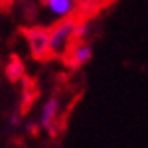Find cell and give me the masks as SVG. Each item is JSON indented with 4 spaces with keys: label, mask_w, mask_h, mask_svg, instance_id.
Returning a JSON list of instances; mask_svg holds the SVG:
<instances>
[{
    "label": "cell",
    "mask_w": 148,
    "mask_h": 148,
    "mask_svg": "<svg viewBox=\"0 0 148 148\" xmlns=\"http://www.w3.org/2000/svg\"><path fill=\"white\" fill-rule=\"evenodd\" d=\"M46 2H47V0H40V4H42V6H44V4H46Z\"/></svg>",
    "instance_id": "cell-9"
},
{
    "label": "cell",
    "mask_w": 148,
    "mask_h": 148,
    "mask_svg": "<svg viewBox=\"0 0 148 148\" xmlns=\"http://www.w3.org/2000/svg\"><path fill=\"white\" fill-rule=\"evenodd\" d=\"M61 116H63V101L59 95H49L42 101L40 111H38V125L40 130L47 134L49 138H56L61 130Z\"/></svg>",
    "instance_id": "cell-2"
},
{
    "label": "cell",
    "mask_w": 148,
    "mask_h": 148,
    "mask_svg": "<svg viewBox=\"0 0 148 148\" xmlns=\"http://www.w3.org/2000/svg\"><path fill=\"white\" fill-rule=\"evenodd\" d=\"M91 59H93V46L87 40H75L61 61L69 69H81V67H85Z\"/></svg>",
    "instance_id": "cell-4"
},
{
    "label": "cell",
    "mask_w": 148,
    "mask_h": 148,
    "mask_svg": "<svg viewBox=\"0 0 148 148\" xmlns=\"http://www.w3.org/2000/svg\"><path fill=\"white\" fill-rule=\"evenodd\" d=\"M22 36L28 44V51H30L32 59H36V61L53 59L51 47H49V28L40 26V24H32L22 30Z\"/></svg>",
    "instance_id": "cell-3"
},
{
    "label": "cell",
    "mask_w": 148,
    "mask_h": 148,
    "mask_svg": "<svg viewBox=\"0 0 148 148\" xmlns=\"http://www.w3.org/2000/svg\"><path fill=\"white\" fill-rule=\"evenodd\" d=\"M107 4V0H77V16L91 18Z\"/></svg>",
    "instance_id": "cell-7"
},
{
    "label": "cell",
    "mask_w": 148,
    "mask_h": 148,
    "mask_svg": "<svg viewBox=\"0 0 148 148\" xmlns=\"http://www.w3.org/2000/svg\"><path fill=\"white\" fill-rule=\"evenodd\" d=\"M24 132L28 134V136H38L42 130H40V125H38V121L36 119H30V121H26L24 123Z\"/></svg>",
    "instance_id": "cell-8"
},
{
    "label": "cell",
    "mask_w": 148,
    "mask_h": 148,
    "mask_svg": "<svg viewBox=\"0 0 148 148\" xmlns=\"http://www.w3.org/2000/svg\"><path fill=\"white\" fill-rule=\"evenodd\" d=\"M4 75L10 83H22L26 81V65L18 56H12L4 67Z\"/></svg>",
    "instance_id": "cell-6"
},
{
    "label": "cell",
    "mask_w": 148,
    "mask_h": 148,
    "mask_svg": "<svg viewBox=\"0 0 148 148\" xmlns=\"http://www.w3.org/2000/svg\"><path fill=\"white\" fill-rule=\"evenodd\" d=\"M77 16L61 18L49 26V47H51V57L53 59H63L71 44L77 40Z\"/></svg>",
    "instance_id": "cell-1"
},
{
    "label": "cell",
    "mask_w": 148,
    "mask_h": 148,
    "mask_svg": "<svg viewBox=\"0 0 148 148\" xmlns=\"http://www.w3.org/2000/svg\"><path fill=\"white\" fill-rule=\"evenodd\" d=\"M44 8L56 20H61L69 16H77V0H47Z\"/></svg>",
    "instance_id": "cell-5"
}]
</instances>
